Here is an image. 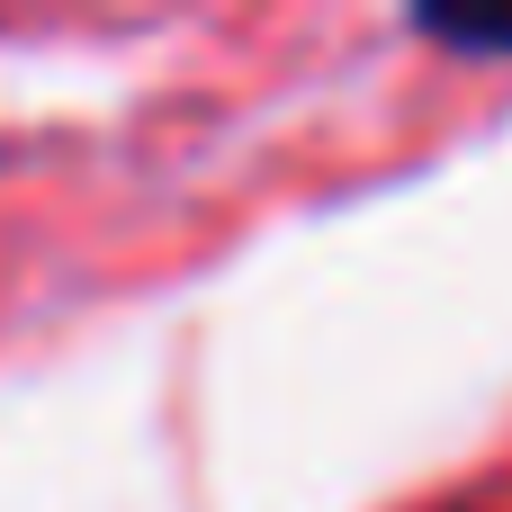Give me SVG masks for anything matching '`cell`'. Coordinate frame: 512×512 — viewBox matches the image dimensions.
<instances>
[{
  "label": "cell",
  "mask_w": 512,
  "mask_h": 512,
  "mask_svg": "<svg viewBox=\"0 0 512 512\" xmlns=\"http://www.w3.org/2000/svg\"><path fill=\"white\" fill-rule=\"evenodd\" d=\"M414 27L459 45V54H512V9H423Z\"/></svg>",
  "instance_id": "6da1fadb"
}]
</instances>
